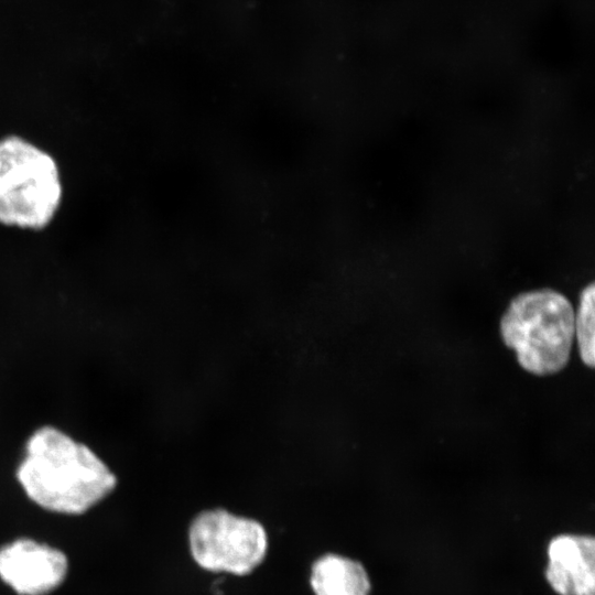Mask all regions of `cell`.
<instances>
[{
    "label": "cell",
    "instance_id": "1",
    "mask_svg": "<svg viewBox=\"0 0 595 595\" xmlns=\"http://www.w3.org/2000/svg\"><path fill=\"white\" fill-rule=\"evenodd\" d=\"M15 478L36 506L72 516L87 512L117 486L115 473L90 446L50 424L28 436Z\"/></svg>",
    "mask_w": 595,
    "mask_h": 595
},
{
    "label": "cell",
    "instance_id": "2",
    "mask_svg": "<svg viewBox=\"0 0 595 595\" xmlns=\"http://www.w3.org/2000/svg\"><path fill=\"white\" fill-rule=\"evenodd\" d=\"M574 317L572 303L553 289L522 292L504 312L500 336L522 369L536 376L554 375L570 360Z\"/></svg>",
    "mask_w": 595,
    "mask_h": 595
},
{
    "label": "cell",
    "instance_id": "3",
    "mask_svg": "<svg viewBox=\"0 0 595 595\" xmlns=\"http://www.w3.org/2000/svg\"><path fill=\"white\" fill-rule=\"evenodd\" d=\"M63 186L54 158L19 136L0 139V224L41 230L54 219Z\"/></svg>",
    "mask_w": 595,
    "mask_h": 595
},
{
    "label": "cell",
    "instance_id": "4",
    "mask_svg": "<svg viewBox=\"0 0 595 595\" xmlns=\"http://www.w3.org/2000/svg\"><path fill=\"white\" fill-rule=\"evenodd\" d=\"M190 548L205 570L246 575L264 559V528L252 519L215 509L199 513L190 528Z\"/></svg>",
    "mask_w": 595,
    "mask_h": 595
},
{
    "label": "cell",
    "instance_id": "5",
    "mask_svg": "<svg viewBox=\"0 0 595 595\" xmlns=\"http://www.w3.org/2000/svg\"><path fill=\"white\" fill-rule=\"evenodd\" d=\"M67 572L66 554L48 544L19 538L0 548V578L18 595H47Z\"/></svg>",
    "mask_w": 595,
    "mask_h": 595
},
{
    "label": "cell",
    "instance_id": "6",
    "mask_svg": "<svg viewBox=\"0 0 595 595\" xmlns=\"http://www.w3.org/2000/svg\"><path fill=\"white\" fill-rule=\"evenodd\" d=\"M544 578L558 595H595V539L560 533L547 545Z\"/></svg>",
    "mask_w": 595,
    "mask_h": 595
},
{
    "label": "cell",
    "instance_id": "7",
    "mask_svg": "<svg viewBox=\"0 0 595 595\" xmlns=\"http://www.w3.org/2000/svg\"><path fill=\"white\" fill-rule=\"evenodd\" d=\"M315 595H369L371 583L365 566L340 554H325L312 566Z\"/></svg>",
    "mask_w": 595,
    "mask_h": 595
},
{
    "label": "cell",
    "instance_id": "8",
    "mask_svg": "<svg viewBox=\"0 0 595 595\" xmlns=\"http://www.w3.org/2000/svg\"><path fill=\"white\" fill-rule=\"evenodd\" d=\"M594 283L586 285L580 295L577 313L574 317V337H576L581 360L589 368L594 367Z\"/></svg>",
    "mask_w": 595,
    "mask_h": 595
}]
</instances>
